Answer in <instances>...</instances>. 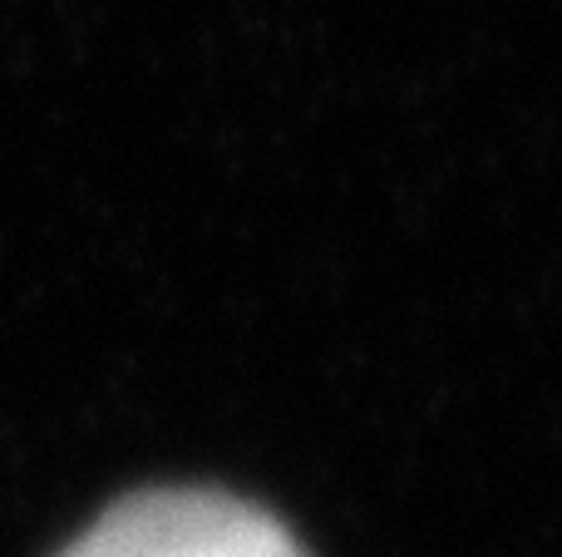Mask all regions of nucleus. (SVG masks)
I'll return each mask as SVG.
<instances>
[{"instance_id": "1", "label": "nucleus", "mask_w": 562, "mask_h": 557, "mask_svg": "<svg viewBox=\"0 0 562 557\" xmlns=\"http://www.w3.org/2000/svg\"><path fill=\"white\" fill-rule=\"evenodd\" d=\"M59 557H306L286 523L217 489H148L99 513Z\"/></svg>"}]
</instances>
